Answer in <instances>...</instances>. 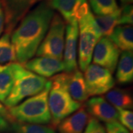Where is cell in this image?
I'll use <instances>...</instances> for the list:
<instances>
[{
	"instance_id": "12",
	"label": "cell",
	"mask_w": 133,
	"mask_h": 133,
	"mask_svg": "<svg viewBox=\"0 0 133 133\" xmlns=\"http://www.w3.org/2000/svg\"><path fill=\"white\" fill-rule=\"evenodd\" d=\"M87 112L93 118L105 124L118 121V112L104 97L93 96L86 104Z\"/></svg>"
},
{
	"instance_id": "19",
	"label": "cell",
	"mask_w": 133,
	"mask_h": 133,
	"mask_svg": "<svg viewBox=\"0 0 133 133\" xmlns=\"http://www.w3.org/2000/svg\"><path fill=\"white\" fill-rule=\"evenodd\" d=\"M12 63L0 64V102L2 103L8 97L14 85Z\"/></svg>"
},
{
	"instance_id": "3",
	"label": "cell",
	"mask_w": 133,
	"mask_h": 133,
	"mask_svg": "<svg viewBox=\"0 0 133 133\" xmlns=\"http://www.w3.org/2000/svg\"><path fill=\"white\" fill-rule=\"evenodd\" d=\"M51 80H48L44 89L39 93L8 108L13 120L19 123L30 124H47L51 122V115L48 106V95Z\"/></svg>"
},
{
	"instance_id": "26",
	"label": "cell",
	"mask_w": 133,
	"mask_h": 133,
	"mask_svg": "<svg viewBox=\"0 0 133 133\" xmlns=\"http://www.w3.org/2000/svg\"><path fill=\"white\" fill-rule=\"evenodd\" d=\"M84 133H107L106 129L100 124L99 121L92 118L89 120Z\"/></svg>"
},
{
	"instance_id": "30",
	"label": "cell",
	"mask_w": 133,
	"mask_h": 133,
	"mask_svg": "<svg viewBox=\"0 0 133 133\" xmlns=\"http://www.w3.org/2000/svg\"><path fill=\"white\" fill-rule=\"evenodd\" d=\"M10 129V126L8 121L0 115V132H5Z\"/></svg>"
},
{
	"instance_id": "5",
	"label": "cell",
	"mask_w": 133,
	"mask_h": 133,
	"mask_svg": "<svg viewBox=\"0 0 133 133\" xmlns=\"http://www.w3.org/2000/svg\"><path fill=\"white\" fill-rule=\"evenodd\" d=\"M78 25V65L81 71H84L90 64L94 48L102 35L90 8L80 16Z\"/></svg>"
},
{
	"instance_id": "9",
	"label": "cell",
	"mask_w": 133,
	"mask_h": 133,
	"mask_svg": "<svg viewBox=\"0 0 133 133\" xmlns=\"http://www.w3.org/2000/svg\"><path fill=\"white\" fill-rule=\"evenodd\" d=\"M43 0H1L5 12V32L11 33L35 5Z\"/></svg>"
},
{
	"instance_id": "21",
	"label": "cell",
	"mask_w": 133,
	"mask_h": 133,
	"mask_svg": "<svg viewBox=\"0 0 133 133\" xmlns=\"http://www.w3.org/2000/svg\"><path fill=\"white\" fill-rule=\"evenodd\" d=\"M16 62L14 44L11 42V33L5 32L0 36V64Z\"/></svg>"
},
{
	"instance_id": "14",
	"label": "cell",
	"mask_w": 133,
	"mask_h": 133,
	"mask_svg": "<svg viewBox=\"0 0 133 133\" xmlns=\"http://www.w3.org/2000/svg\"><path fill=\"white\" fill-rule=\"evenodd\" d=\"M90 120L89 115L84 107L78 109L58 124L59 133H84Z\"/></svg>"
},
{
	"instance_id": "18",
	"label": "cell",
	"mask_w": 133,
	"mask_h": 133,
	"mask_svg": "<svg viewBox=\"0 0 133 133\" xmlns=\"http://www.w3.org/2000/svg\"><path fill=\"white\" fill-rule=\"evenodd\" d=\"M106 94L107 101L116 109H132V96L129 91L115 87L110 90Z\"/></svg>"
},
{
	"instance_id": "29",
	"label": "cell",
	"mask_w": 133,
	"mask_h": 133,
	"mask_svg": "<svg viewBox=\"0 0 133 133\" xmlns=\"http://www.w3.org/2000/svg\"><path fill=\"white\" fill-rule=\"evenodd\" d=\"M0 115H2L3 118H5L8 121H10L11 122H14V121L13 120V118L10 116V115L9 114L8 110L5 108L4 104H2L1 102H0Z\"/></svg>"
},
{
	"instance_id": "25",
	"label": "cell",
	"mask_w": 133,
	"mask_h": 133,
	"mask_svg": "<svg viewBox=\"0 0 133 133\" xmlns=\"http://www.w3.org/2000/svg\"><path fill=\"white\" fill-rule=\"evenodd\" d=\"M133 23V8L132 5H123L121 8V14L119 19V25L129 24Z\"/></svg>"
},
{
	"instance_id": "23",
	"label": "cell",
	"mask_w": 133,
	"mask_h": 133,
	"mask_svg": "<svg viewBox=\"0 0 133 133\" xmlns=\"http://www.w3.org/2000/svg\"><path fill=\"white\" fill-rule=\"evenodd\" d=\"M12 129L15 133H56L50 127L43 124H30L13 122Z\"/></svg>"
},
{
	"instance_id": "16",
	"label": "cell",
	"mask_w": 133,
	"mask_h": 133,
	"mask_svg": "<svg viewBox=\"0 0 133 133\" xmlns=\"http://www.w3.org/2000/svg\"><path fill=\"white\" fill-rule=\"evenodd\" d=\"M116 80L120 84H127L133 80L132 51H124L120 56L117 64Z\"/></svg>"
},
{
	"instance_id": "17",
	"label": "cell",
	"mask_w": 133,
	"mask_h": 133,
	"mask_svg": "<svg viewBox=\"0 0 133 133\" xmlns=\"http://www.w3.org/2000/svg\"><path fill=\"white\" fill-rule=\"evenodd\" d=\"M68 88L72 98L79 103L87 101L89 97L86 89L84 75L78 69L70 72Z\"/></svg>"
},
{
	"instance_id": "11",
	"label": "cell",
	"mask_w": 133,
	"mask_h": 133,
	"mask_svg": "<svg viewBox=\"0 0 133 133\" xmlns=\"http://www.w3.org/2000/svg\"><path fill=\"white\" fill-rule=\"evenodd\" d=\"M23 66L27 70L45 78L56 76L65 70L62 60L48 56L32 58L23 64Z\"/></svg>"
},
{
	"instance_id": "27",
	"label": "cell",
	"mask_w": 133,
	"mask_h": 133,
	"mask_svg": "<svg viewBox=\"0 0 133 133\" xmlns=\"http://www.w3.org/2000/svg\"><path fill=\"white\" fill-rule=\"evenodd\" d=\"M106 131L107 133H129L128 129L122 126L118 121L106 124Z\"/></svg>"
},
{
	"instance_id": "22",
	"label": "cell",
	"mask_w": 133,
	"mask_h": 133,
	"mask_svg": "<svg viewBox=\"0 0 133 133\" xmlns=\"http://www.w3.org/2000/svg\"><path fill=\"white\" fill-rule=\"evenodd\" d=\"M92 12L97 16L112 14L119 9L116 0H89Z\"/></svg>"
},
{
	"instance_id": "15",
	"label": "cell",
	"mask_w": 133,
	"mask_h": 133,
	"mask_svg": "<svg viewBox=\"0 0 133 133\" xmlns=\"http://www.w3.org/2000/svg\"><path fill=\"white\" fill-rule=\"evenodd\" d=\"M109 38L121 51H132V25L124 24L117 26Z\"/></svg>"
},
{
	"instance_id": "28",
	"label": "cell",
	"mask_w": 133,
	"mask_h": 133,
	"mask_svg": "<svg viewBox=\"0 0 133 133\" xmlns=\"http://www.w3.org/2000/svg\"><path fill=\"white\" fill-rule=\"evenodd\" d=\"M5 12L3 9V6L2 4V2L0 0V36L3 31L5 30Z\"/></svg>"
},
{
	"instance_id": "1",
	"label": "cell",
	"mask_w": 133,
	"mask_h": 133,
	"mask_svg": "<svg viewBox=\"0 0 133 133\" xmlns=\"http://www.w3.org/2000/svg\"><path fill=\"white\" fill-rule=\"evenodd\" d=\"M54 14L49 1H42L29 11L13 30L11 42L18 63L23 65L36 55Z\"/></svg>"
},
{
	"instance_id": "31",
	"label": "cell",
	"mask_w": 133,
	"mask_h": 133,
	"mask_svg": "<svg viewBox=\"0 0 133 133\" xmlns=\"http://www.w3.org/2000/svg\"><path fill=\"white\" fill-rule=\"evenodd\" d=\"M120 1L122 4V6L127 5H132L133 2V0H120Z\"/></svg>"
},
{
	"instance_id": "4",
	"label": "cell",
	"mask_w": 133,
	"mask_h": 133,
	"mask_svg": "<svg viewBox=\"0 0 133 133\" xmlns=\"http://www.w3.org/2000/svg\"><path fill=\"white\" fill-rule=\"evenodd\" d=\"M14 85L3 103L8 108L19 104L23 100L42 91L48 84L47 78L27 70L22 64L13 62Z\"/></svg>"
},
{
	"instance_id": "13",
	"label": "cell",
	"mask_w": 133,
	"mask_h": 133,
	"mask_svg": "<svg viewBox=\"0 0 133 133\" xmlns=\"http://www.w3.org/2000/svg\"><path fill=\"white\" fill-rule=\"evenodd\" d=\"M53 10H56L64 22L78 21L80 15L88 7L87 0H48Z\"/></svg>"
},
{
	"instance_id": "6",
	"label": "cell",
	"mask_w": 133,
	"mask_h": 133,
	"mask_svg": "<svg viewBox=\"0 0 133 133\" xmlns=\"http://www.w3.org/2000/svg\"><path fill=\"white\" fill-rule=\"evenodd\" d=\"M65 33L66 22L60 15L55 14L36 55L37 56H48L62 60Z\"/></svg>"
},
{
	"instance_id": "20",
	"label": "cell",
	"mask_w": 133,
	"mask_h": 133,
	"mask_svg": "<svg viewBox=\"0 0 133 133\" xmlns=\"http://www.w3.org/2000/svg\"><path fill=\"white\" fill-rule=\"evenodd\" d=\"M120 14L121 8L110 14L95 16V19L102 36L108 38L110 36L114 29L119 25Z\"/></svg>"
},
{
	"instance_id": "2",
	"label": "cell",
	"mask_w": 133,
	"mask_h": 133,
	"mask_svg": "<svg viewBox=\"0 0 133 133\" xmlns=\"http://www.w3.org/2000/svg\"><path fill=\"white\" fill-rule=\"evenodd\" d=\"M70 73L62 72L53 76L48 95V106L51 122L56 127L62 120L81 107V103L76 101L69 92Z\"/></svg>"
},
{
	"instance_id": "8",
	"label": "cell",
	"mask_w": 133,
	"mask_h": 133,
	"mask_svg": "<svg viewBox=\"0 0 133 133\" xmlns=\"http://www.w3.org/2000/svg\"><path fill=\"white\" fill-rule=\"evenodd\" d=\"M121 56V50L108 37L102 36L95 45L92 60L93 64L102 66L113 73Z\"/></svg>"
},
{
	"instance_id": "7",
	"label": "cell",
	"mask_w": 133,
	"mask_h": 133,
	"mask_svg": "<svg viewBox=\"0 0 133 133\" xmlns=\"http://www.w3.org/2000/svg\"><path fill=\"white\" fill-rule=\"evenodd\" d=\"M84 81L89 96L106 94L115 84L112 73L102 66L92 64L84 70Z\"/></svg>"
},
{
	"instance_id": "10",
	"label": "cell",
	"mask_w": 133,
	"mask_h": 133,
	"mask_svg": "<svg viewBox=\"0 0 133 133\" xmlns=\"http://www.w3.org/2000/svg\"><path fill=\"white\" fill-rule=\"evenodd\" d=\"M78 25V21L66 23L65 43L63 53V59L65 72L70 73L77 69Z\"/></svg>"
},
{
	"instance_id": "24",
	"label": "cell",
	"mask_w": 133,
	"mask_h": 133,
	"mask_svg": "<svg viewBox=\"0 0 133 133\" xmlns=\"http://www.w3.org/2000/svg\"><path fill=\"white\" fill-rule=\"evenodd\" d=\"M118 120L119 123L124 126L129 131L132 132L133 130V112L132 110L127 109L117 108Z\"/></svg>"
}]
</instances>
